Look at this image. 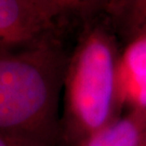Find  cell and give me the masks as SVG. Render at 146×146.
Listing matches in <instances>:
<instances>
[{
  "instance_id": "cell-1",
  "label": "cell",
  "mask_w": 146,
  "mask_h": 146,
  "mask_svg": "<svg viewBox=\"0 0 146 146\" xmlns=\"http://www.w3.org/2000/svg\"><path fill=\"white\" fill-rule=\"evenodd\" d=\"M68 58L58 31L0 49V132L36 146H58V105Z\"/></svg>"
},
{
  "instance_id": "cell-2",
  "label": "cell",
  "mask_w": 146,
  "mask_h": 146,
  "mask_svg": "<svg viewBox=\"0 0 146 146\" xmlns=\"http://www.w3.org/2000/svg\"><path fill=\"white\" fill-rule=\"evenodd\" d=\"M119 53L107 20L87 19L65 72L58 146H80L119 116Z\"/></svg>"
},
{
  "instance_id": "cell-3",
  "label": "cell",
  "mask_w": 146,
  "mask_h": 146,
  "mask_svg": "<svg viewBox=\"0 0 146 146\" xmlns=\"http://www.w3.org/2000/svg\"><path fill=\"white\" fill-rule=\"evenodd\" d=\"M116 88L119 110H146V35L128 40L119 53Z\"/></svg>"
},
{
  "instance_id": "cell-4",
  "label": "cell",
  "mask_w": 146,
  "mask_h": 146,
  "mask_svg": "<svg viewBox=\"0 0 146 146\" xmlns=\"http://www.w3.org/2000/svg\"><path fill=\"white\" fill-rule=\"evenodd\" d=\"M53 31L29 0H0V49L26 46Z\"/></svg>"
},
{
  "instance_id": "cell-5",
  "label": "cell",
  "mask_w": 146,
  "mask_h": 146,
  "mask_svg": "<svg viewBox=\"0 0 146 146\" xmlns=\"http://www.w3.org/2000/svg\"><path fill=\"white\" fill-rule=\"evenodd\" d=\"M80 146H146V110L116 117Z\"/></svg>"
},
{
  "instance_id": "cell-6",
  "label": "cell",
  "mask_w": 146,
  "mask_h": 146,
  "mask_svg": "<svg viewBox=\"0 0 146 146\" xmlns=\"http://www.w3.org/2000/svg\"><path fill=\"white\" fill-rule=\"evenodd\" d=\"M96 0H29L42 21L53 31L64 25L72 17L87 20L92 15Z\"/></svg>"
},
{
  "instance_id": "cell-7",
  "label": "cell",
  "mask_w": 146,
  "mask_h": 146,
  "mask_svg": "<svg viewBox=\"0 0 146 146\" xmlns=\"http://www.w3.org/2000/svg\"><path fill=\"white\" fill-rule=\"evenodd\" d=\"M110 16L121 23L128 40L146 35V0H123Z\"/></svg>"
},
{
  "instance_id": "cell-8",
  "label": "cell",
  "mask_w": 146,
  "mask_h": 146,
  "mask_svg": "<svg viewBox=\"0 0 146 146\" xmlns=\"http://www.w3.org/2000/svg\"><path fill=\"white\" fill-rule=\"evenodd\" d=\"M123 0H96L93 9V14H98L100 12L106 13L110 15L120 5Z\"/></svg>"
},
{
  "instance_id": "cell-9",
  "label": "cell",
  "mask_w": 146,
  "mask_h": 146,
  "mask_svg": "<svg viewBox=\"0 0 146 146\" xmlns=\"http://www.w3.org/2000/svg\"><path fill=\"white\" fill-rule=\"evenodd\" d=\"M0 146H36L16 136L0 132Z\"/></svg>"
}]
</instances>
